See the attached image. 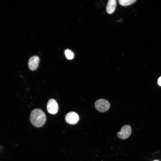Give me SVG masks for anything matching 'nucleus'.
Here are the masks:
<instances>
[{
    "label": "nucleus",
    "mask_w": 161,
    "mask_h": 161,
    "mask_svg": "<svg viewBox=\"0 0 161 161\" xmlns=\"http://www.w3.org/2000/svg\"><path fill=\"white\" fill-rule=\"evenodd\" d=\"M46 120L44 112L39 109H35L31 112L30 120L32 124L36 127H40L45 124Z\"/></svg>",
    "instance_id": "1"
},
{
    "label": "nucleus",
    "mask_w": 161,
    "mask_h": 161,
    "mask_svg": "<svg viewBox=\"0 0 161 161\" xmlns=\"http://www.w3.org/2000/svg\"><path fill=\"white\" fill-rule=\"evenodd\" d=\"M95 106L96 109L98 111L104 112L109 109L110 104L107 100L104 99H99L95 102Z\"/></svg>",
    "instance_id": "2"
},
{
    "label": "nucleus",
    "mask_w": 161,
    "mask_h": 161,
    "mask_svg": "<svg viewBox=\"0 0 161 161\" xmlns=\"http://www.w3.org/2000/svg\"><path fill=\"white\" fill-rule=\"evenodd\" d=\"M131 132V126L128 125H125L122 127L120 131L117 132V136L119 138L125 140L129 137Z\"/></svg>",
    "instance_id": "3"
},
{
    "label": "nucleus",
    "mask_w": 161,
    "mask_h": 161,
    "mask_svg": "<svg viewBox=\"0 0 161 161\" xmlns=\"http://www.w3.org/2000/svg\"><path fill=\"white\" fill-rule=\"evenodd\" d=\"M47 109L48 112L51 114H56L58 110V106L56 101L53 99H50L48 101Z\"/></svg>",
    "instance_id": "4"
},
{
    "label": "nucleus",
    "mask_w": 161,
    "mask_h": 161,
    "mask_svg": "<svg viewBox=\"0 0 161 161\" xmlns=\"http://www.w3.org/2000/svg\"><path fill=\"white\" fill-rule=\"evenodd\" d=\"M65 120L67 123L74 125L77 123L79 120V117L76 113L70 112L66 115Z\"/></svg>",
    "instance_id": "5"
},
{
    "label": "nucleus",
    "mask_w": 161,
    "mask_h": 161,
    "mask_svg": "<svg viewBox=\"0 0 161 161\" xmlns=\"http://www.w3.org/2000/svg\"><path fill=\"white\" fill-rule=\"evenodd\" d=\"M39 58L37 56L31 57L29 60L28 65L30 69L34 71L36 70L38 66Z\"/></svg>",
    "instance_id": "6"
},
{
    "label": "nucleus",
    "mask_w": 161,
    "mask_h": 161,
    "mask_svg": "<svg viewBox=\"0 0 161 161\" xmlns=\"http://www.w3.org/2000/svg\"><path fill=\"white\" fill-rule=\"evenodd\" d=\"M117 2L115 0L108 1L106 7V10L109 14L113 13L115 10Z\"/></svg>",
    "instance_id": "7"
},
{
    "label": "nucleus",
    "mask_w": 161,
    "mask_h": 161,
    "mask_svg": "<svg viewBox=\"0 0 161 161\" xmlns=\"http://www.w3.org/2000/svg\"><path fill=\"white\" fill-rule=\"evenodd\" d=\"M136 1V0H119L118 1L121 5L126 6L134 3Z\"/></svg>",
    "instance_id": "8"
},
{
    "label": "nucleus",
    "mask_w": 161,
    "mask_h": 161,
    "mask_svg": "<svg viewBox=\"0 0 161 161\" xmlns=\"http://www.w3.org/2000/svg\"><path fill=\"white\" fill-rule=\"evenodd\" d=\"M65 54L66 58L69 60H71L74 57L73 53L69 49H66L65 51Z\"/></svg>",
    "instance_id": "9"
},
{
    "label": "nucleus",
    "mask_w": 161,
    "mask_h": 161,
    "mask_svg": "<svg viewBox=\"0 0 161 161\" xmlns=\"http://www.w3.org/2000/svg\"><path fill=\"white\" fill-rule=\"evenodd\" d=\"M157 82L158 85L161 86V76L158 78Z\"/></svg>",
    "instance_id": "10"
},
{
    "label": "nucleus",
    "mask_w": 161,
    "mask_h": 161,
    "mask_svg": "<svg viewBox=\"0 0 161 161\" xmlns=\"http://www.w3.org/2000/svg\"><path fill=\"white\" fill-rule=\"evenodd\" d=\"M154 161H158V160H154Z\"/></svg>",
    "instance_id": "11"
}]
</instances>
